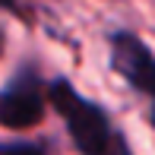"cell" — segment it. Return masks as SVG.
Returning a JSON list of instances; mask_svg holds the SVG:
<instances>
[{"label":"cell","instance_id":"obj_1","mask_svg":"<svg viewBox=\"0 0 155 155\" xmlns=\"http://www.w3.org/2000/svg\"><path fill=\"white\" fill-rule=\"evenodd\" d=\"M45 98H51L54 111L67 120V133H70L73 146L82 155H108L114 130H111V120H108L101 104L82 98L73 89V82L63 79V76L48 82V95Z\"/></svg>","mask_w":155,"mask_h":155},{"label":"cell","instance_id":"obj_2","mask_svg":"<svg viewBox=\"0 0 155 155\" xmlns=\"http://www.w3.org/2000/svg\"><path fill=\"white\" fill-rule=\"evenodd\" d=\"M111 67L127 86L149 95L152 101L149 117L155 127V54L149 51V45L133 32H114L111 35Z\"/></svg>","mask_w":155,"mask_h":155},{"label":"cell","instance_id":"obj_3","mask_svg":"<svg viewBox=\"0 0 155 155\" xmlns=\"http://www.w3.org/2000/svg\"><path fill=\"white\" fill-rule=\"evenodd\" d=\"M45 117V92L35 70H19L10 86L0 89V127L25 130Z\"/></svg>","mask_w":155,"mask_h":155},{"label":"cell","instance_id":"obj_4","mask_svg":"<svg viewBox=\"0 0 155 155\" xmlns=\"http://www.w3.org/2000/svg\"><path fill=\"white\" fill-rule=\"evenodd\" d=\"M0 155H48L35 143H0Z\"/></svg>","mask_w":155,"mask_h":155},{"label":"cell","instance_id":"obj_5","mask_svg":"<svg viewBox=\"0 0 155 155\" xmlns=\"http://www.w3.org/2000/svg\"><path fill=\"white\" fill-rule=\"evenodd\" d=\"M108 155H130V149H127V139L120 136V133H114V136H111V146H108Z\"/></svg>","mask_w":155,"mask_h":155},{"label":"cell","instance_id":"obj_6","mask_svg":"<svg viewBox=\"0 0 155 155\" xmlns=\"http://www.w3.org/2000/svg\"><path fill=\"white\" fill-rule=\"evenodd\" d=\"M16 6H19L16 0H0V10H16Z\"/></svg>","mask_w":155,"mask_h":155}]
</instances>
